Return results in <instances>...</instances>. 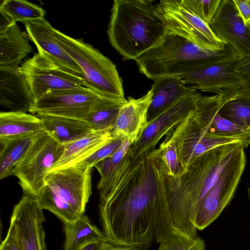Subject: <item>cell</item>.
Here are the masks:
<instances>
[{"label":"cell","instance_id":"cell-33","mask_svg":"<svg viewBox=\"0 0 250 250\" xmlns=\"http://www.w3.org/2000/svg\"><path fill=\"white\" fill-rule=\"evenodd\" d=\"M221 0H184L186 4L208 24L215 15Z\"/></svg>","mask_w":250,"mask_h":250},{"label":"cell","instance_id":"cell-34","mask_svg":"<svg viewBox=\"0 0 250 250\" xmlns=\"http://www.w3.org/2000/svg\"><path fill=\"white\" fill-rule=\"evenodd\" d=\"M125 140L121 137L115 136L110 142L75 166H89L92 168L94 167L101 161L112 156Z\"/></svg>","mask_w":250,"mask_h":250},{"label":"cell","instance_id":"cell-7","mask_svg":"<svg viewBox=\"0 0 250 250\" xmlns=\"http://www.w3.org/2000/svg\"><path fill=\"white\" fill-rule=\"evenodd\" d=\"M156 6L167 32L186 38L202 48L220 50L226 47L227 44L217 37L209 25L192 11L184 0H163Z\"/></svg>","mask_w":250,"mask_h":250},{"label":"cell","instance_id":"cell-22","mask_svg":"<svg viewBox=\"0 0 250 250\" xmlns=\"http://www.w3.org/2000/svg\"><path fill=\"white\" fill-rule=\"evenodd\" d=\"M42 121L43 130L65 146L95 131L85 122L51 115H36Z\"/></svg>","mask_w":250,"mask_h":250},{"label":"cell","instance_id":"cell-3","mask_svg":"<svg viewBox=\"0 0 250 250\" xmlns=\"http://www.w3.org/2000/svg\"><path fill=\"white\" fill-rule=\"evenodd\" d=\"M166 32L153 1L114 0L107 33L110 44L124 60H135Z\"/></svg>","mask_w":250,"mask_h":250},{"label":"cell","instance_id":"cell-40","mask_svg":"<svg viewBox=\"0 0 250 250\" xmlns=\"http://www.w3.org/2000/svg\"><path fill=\"white\" fill-rule=\"evenodd\" d=\"M109 243L106 241H98L89 244L80 250H105Z\"/></svg>","mask_w":250,"mask_h":250},{"label":"cell","instance_id":"cell-17","mask_svg":"<svg viewBox=\"0 0 250 250\" xmlns=\"http://www.w3.org/2000/svg\"><path fill=\"white\" fill-rule=\"evenodd\" d=\"M153 94L150 89L138 99L129 97L121 106L112 130L115 136L127 140L133 145L146 128L147 112Z\"/></svg>","mask_w":250,"mask_h":250},{"label":"cell","instance_id":"cell-4","mask_svg":"<svg viewBox=\"0 0 250 250\" xmlns=\"http://www.w3.org/2000/svg\"><path fill=\"white\" fill-rule=\"evenodd\" d=\"M238 54L230 45L220 50L202 48L180 36L166 32L162 40L135 61L148 79L177 76L203 67L222 58Z\"/></svg>","mask_w":250,"mask_h":250},{"label":"cell","instance_id":"cell-8","mask_svg":"<svg viewBox=\"0 0 250 250\" xmlns=\"http://www.w3.org/2000/svg\"><path fill=\"white\" fill-rule=\"evenodd\" d=\"M241 57H225L180 77L186 86L197 91L250 100V93L243 87L237 71Z\"/></svg>","mask_w":250,"mask_h":250},{"label":"cell","instance_id":"cell-42","mask_svg":"<svg viewBox=\"0 0 250 250\" xmlns=\"http://www.w3.org/2000/svg\"><path fill=\"white\" fill-rule=\"evenodd\" d=\"M242 135L244 139L243 146L244 148L250 145V128L242 133Z\"/></svg>","mask_w":250,"mask_h":250},{"label":"cell","instance_id":"cell-30","mask_svg":"<svg viewBox=\"0 0 250 250\" xmlns=\"http://www.w3.org/2000/svg\"><path fill=\"white\" fill-rule=\"evenodd\" d=\"M219 114L232 123L246 129L250 128V100H231L220 108Z\"/></svg>","mask_w":250,"mask_h":250},{"label":"cell","instance_id":"cell-15","mask_svg":"<svg viewBox=\"0 0 250 250\" xmlns=\"http://www.w3.org/2000/svg\"><path fill=\"white\" fill-rule=\"evenodd\" d=\"M92 168L74 166L49 172L45 185L79 214H84L92 194Z\"/></svg>","mask_w":250,"mask_h":250},{"label":"cell","instance_id":"cell-13","mask_svg":"<svg viewBox=\"0 0 250 250\" xmlns=\"http://www.w3.org/2000/svg\"><path fill=\"white\" fill-rule=\"evenodd\" d=\"M43 210L36 197L25 194L14 206L8 232L20 250H47Z\"/></svg>","mask_w":250,"mask_h":250},{"label":"cell","instance_id":"cell-20","mask_svg":"<svg viewBox=\"0 0 250 250\" xmlns=\"http://www.w3.org/2000/svg\"><path fill=\"white\" fill-rule=\"evenodd\" d=\"M153 94L147 112L150 121L181 98L197 91L186 86L177 76H165L154 80Z\"/></svg>","mask_w":250,"mask_h":250},{"label":"cell","instance_id":"cell-12","mask_svg":"<svg viewBox=\"0 0 250 250\" xmlns=\"http://www.w3.org/2000/svg\"><path fill=\"white\" fill-rule=\"evenodd\" d=\"M103 98L84 86L50 91L35 102L29 112L35 115L56 116L84 121Z\"/></svg>","mask_w":250,"mask_h":250},{"label":"cell","instance_id":"cell-5","mask_svg":"<svg viewBox=\"0 0 250 250\" xmlns=\"http://www.w3.org/2000/svg\"><path fill=\"white\" fill-rule=\"evenodd\" d=\"M59 43L83 71L84 86L101 96L125 103L122 81L115 64L83 40L71 37L54 28Z\"/></svg>","mask_w":250,"mask_h":250},{"label":"cell","instance_id":"cell-44","mask_svg":"<svg viewBox=\"0 0 250 250\" xmlns=\"http://www.w3.org/2000/svg\"><path fill=\"white\" fill-rule=\"evenodd\" d=\"M249 29L250 30V26H249Z\"/></svg>","mask_w":250,"mask_h":250},{"label":"cell","instance_id":"cell-36","mask_svg":"<svg viewBox=\"0 0 250 250\" xmlns=\"http://www.w3.org/2000/svg\"><path fill=\"white\" fill-rule=\"evenodd\" d=\"M237 71L243 87L250 93V57H241Z\"/></svg>","mask_w":250,"mask_h":250},{"label":"cell","instance_id":"cell-35","mask_svg":"<svg viewBox=\"0 0 250 250\" xmlns=\"http://www.w3.org/2000/svg\"><path fill=\"white\" fill-rule=\"evenodd\" d=\"M218 112L212 118L210 132L219 134L233 135L243 132L247 130L222 117Z\"/></svg>","mask_w":250,"mask_h":250},{"label":"cell","instance_id":"cell-29","mask_svg":"<svg viewBox=\"0 0 250 250\" xmlns=\"http://www.w3.org/2000/svg\"><path fill=\"white\" fill-rule=\"evenodd\" d=\"M0 9L9 15L17 23L44 19L46 11L41 7L25 0H4Z\"/></svg>","mask_w":250,"mask_h":250},{"label":"cell","instance_id":"cell-41","mask_svg":"<svg viewBox=\"0 0 250 250\" xmlns=\"http://www.w3.org/2000/svg\"><path fill=\"white\" fill-rule=\"evenodd\" d=\"M105 250H138L134 248L129 247H125V246H116L111 243H109L108 246L106 248Z\"/></svg>","mask_w":250,"mask_h":250},{"label":"cell","instance_id":"cell-10","mask_svg":"<svg viewBox=\"0 0 250 250\" xmlns=\"http://www.w3.org/2000/svg\"><path fill=\"white\" fill-rule=\"evenodd\" d=\"M246 164L244 147L242 146L228 162L202 200L194 219L197 230H202L210 225L230 202Z\"/></svg>","mask_w":250,"mask_h":250},{"label":"cell","instance_id":"cell-38","mask_svg":"<svg viewBox=\"0 0 250 250\" xmlns=\"http://www.w3.org/2000/svg\"><path fill=\"white\" fill-rule=\"evenodd\" d=\"M16 23L9 15L0 9V34L5 33Z\"/></svg>","mask_w":250,"mask_h":250},{"label":"cell","instance_id":"cell-2","mask_svg":"<svg viewBox=\"0 0 250 250\" xmlns=\"http://www.w3.org/2000/svg\"><path fill=\"white\" fill-rule=\"evenodd\" d=\"M242 146L239 143L219 146L194 159L180 176L174 177L168 174V202L176 231L189 237L197 236L194 219L199 206L228 162Z\"/></svg>","mask_w":250,"mask_h":250},{"label":"cell","instance_id":"cell-37","mask_svg":"<svg viewBox=\"0 0 250 250\" xmlns=\"http://www.w3.org/2000/svg\"><path fill=\"white\" fill-rule=\"evenodd\" d=\"M236 9L244 23L250 26V0H233Z\"/></svg>","mask_w":250,"mask_h":250},{"label":"cell","instance_id":"cell-43","mask_svg":"<svg viewBox=\"0 0 250 250\" xmlns=\"http://www.w3.org/2000/svg\"><path fill=\"white\" fill-rule=\"evenodd\" d=\"M248 196L250 200V187L248 188Z\"/></svg>","mask_w":250,"mask_h":250},{"label":"cell","instance_id":"cell-23","mask_svg":"<svg viewBox=\"0 0 250 250\" xmlns=\"http://www.w3.org/2000/svg\"><path fill=\"white\" fill-rule=\"evenodd\" d=\"M63 224L65 237L64 250H80L98 241L109 243L104 232L92 224L84 214L74 222Z\"/></svg>","mask_w":250,"mask_h":250},{"label":"cell","instance_id":"cell-6","mask_svg":"<svg viewBox=\"0 0 250 250\" xmlns=\"http://www.w3.org/2000/svg\"><path fill=\"white\" fill-rule=\"evenodd\" d=\"M64 146L42 130L39 132L29 148L16 165L12 175L17 177L24 194L37 197L46 186L45 179L59 160Z\"/></svg>","mask_w":250,"mask_h":250},{"label":"cell","instance_id":"cell-19","mask_svg":"<svg viewBox=\"0 0 250 250\" xmlns=\"http://www.w3.org/2000/svg\"><path fill=\"white\" fill-rule=\"evenodd\" d=\"M23 23L27 37L36 45L38 52L44 53L62 67L83 76L82 69L59 43L54 35V27L48 21L44 18Z\"/></svg>","mask_w":250,"mask_h":250},{"label":"cell","instance_id":"cell-27","mask_svg":"<svg viewBox=\"0 0 250 250\" xmlns=\"http://www.w3.org/2000/svg\"><path fill=\"white\" fill-rule=\"evenodd\" d=\"M124 103L103 98L84 121L95 131L113 130L120 108Z\"/></svg>","mask_w":250,"mask_h":250},{"label":"cell","instance_id":"cell-39","mask_svg":"<svg viewBox=\"0 0 250 250\" xmlns=\"http://www.w3.org/2000/svg\"><path fill=\"white\" fill-rule=\"evenodd\" d=\"M0 250H20L14 237L9 232L1 242Z\"/></svg>","mask_w":250,"mask_h":250},{"label":"cell","instance_id":"cell-14","mask_svg":"<svg viewBox=\"0 0 250 250\" xmlns=\"http://www.w3.org/2000/svg\"><path fill=\"white\" fill-rule=\"evenodd\" d=\"M202 95L197 91L189 94L167 108L152 120L141 137L129 149L132 158L155 148L161 138L177 125L190 116Z\"/></svg>","mask_w":250,"mask_h":250},{"label":"cell","instance_id":"cell-21","mask_svg":"<svg viewBox=\"0 0 250 250\" xmlns=\"http://www.w3.org/2000/svg\"><path fill=\"white\" fill-rule=\"evenodd\" d=\"M115 137L112 130L95 131L65 145L62 155L48 173L76 165Z\"/></svg>","mask_w":250,"mask_h":250},{"label":"cell","instance_id":"cell-28","mask_svg":"<svg viewBox=\"0 0 250 250\" xmlns=\"http://www.w3.org/2000/svg\"><path fill=\"white\" fill-rule=\"evenodd\" d=\"M36 198L43 209L55 214L63 223L74 222L82 215L47 186Z\"/></svg>","mask_w":250,"mask_h":250},{"label":"cell","instance_id":"cell-18","mask_svg":"<svg viewBox=\"0 0 250 250\" xmlns=\"http://www.w3.org/2000/svg\"><path fill=\"white\" fill-rule=\"evenodd\" d=\"M20 67L0 66V104L9 111L26 113L35 100Z\"/></svg>","mask_w":250,"mask_h":250},{"label":"cell","instance_id":"cell-9","mask_svg":"<svg viewBox=\"0 0 250 250\" xmlns=\"http://www.w3.org/2000/svg\"><path fill=\"white\" fill-rule=\"evenodd\" d=\"M166 135L173 140L179 160L186 169L194 159L209 150L222 145L242 144L243 142L239 134H219L210 132L209 126L193 113Z\"/></svg>","mask_w":250,"mask_h":250},{"label":"cell","instance_id":"cell-25","mask_svg":"<svg viewBox=\"0 0 250 250\" xmlns=\"http://www.w3.org/2000/svg\"><path fill=\"white\" fill-rule=\"evenodd\" d=\"M39 132L0 138V179L12 175L13 169L26 153Z\"/></svg>","mask_w":250,"mask_h":250},{"label":"cell","instance_id":"cell-16","mask_svg":"<svg viewBox=\"0 0 250 250\" xmlns=\"http://www.w3.org/2000/svg\"><path fill=\"white\" fill-rule=\"evenodd\" d=\"M208 25L217 38L240 56L250 57V30L239 16L233 0H221Z\"/></svg>","mask_w":250,"mask_h":250},{"label":"cell","instance_id":"cell-11","mask_svg":"<svg viewBox=\"0 0 250 250\" xmlns=\"http://www.w3.org/2000/svg\"><path fill=\"white\" fill-rule=\"evenodd\" d=\"M35 102L50 91L84 86L83 76L54 62L42 52H38L20 67Z\"/></svg>","mask_w":250,"mask_h":250},{"label":"cell","instance_id":"cell-32","mask_svg":"<svg viewBox=\"0 0 250 250\" xmlns=\"http://www.w3.org/2000/svg\"><path fill=\"white\" fill-rule=\"evenodd\" d=\"M163 151L165 163L168 169V174L174 177L182 175L186 169L181 164L173 140L168 135L159 145Z\"/></svg>","mask_w":250,"mask_h":250},{"label":"cell","instance_id":"cell-26","mask_svg":"<svg viewBox=\"0 0 250 250\" xmlns=\"http://www.w3.org/2000/svg\"><path fill=\"white\" fill-rule=\"evenodd\" d=\"M43 130L41 120L33 114L4 111L0 113V138H9Z\"/></svg>","mask_w":250,"mask_h":250},{"label":"cell","instance_id":"cell-24","mask_svg":"<svg viewBox=\"0 0 250 250\" xmlns=\"http://www.w3.org/2000/svg\"><path fill=\"white\" fill-rule=\"evenodd\" d=\"M26 37L17 23L0 34V66L19 65L33 51Z\"/></svg>","mask_w":250,"mask_h":250},{"label":"cell","instance_id":"cell-1","mask_svg":"<svg viewBox=\"0 0 250 250\" xmlns=\"http://www.w3.org/2000/svg\"><path fill=\"white\" fill-rule=\"evenodd\" d=\"M161 146L132 158L129 149L99 189L103 232L116 246L146 250L176 231Z\"/></svg>","mask_w":250,"mask_h":250},{"label":"cell","instance_id":"cell-31","mask_svg":"<svg viewBox=\"0 0 250 250\" xmlns=\"http://www.w3.org/2000/svg\"><path fill=\"white\" fill-rule=\"evenodd\" d=\"M157 250H206L201 238L189 237L176 231L159 243Z\"/></svg>","mask_w":250,"mask_h":250}]
</instances>
